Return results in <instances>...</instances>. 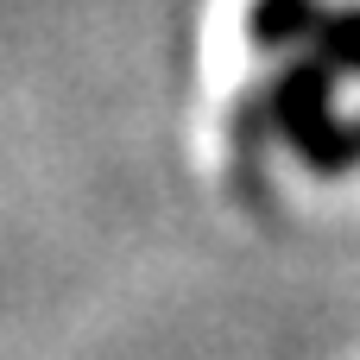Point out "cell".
Returning <instances> with one entry per match:
<instances>
[{"mask_svg":"<svg viewBox=\"0 0 360 360\" xmlns=\"http://www.w3.org/2000/svg\"><path fill=\"white\" fill-rule=\"evenodd\" d=\"M266 108L278 139L316 171V177H348L360 165V133L354 120L335 114V70L310 51V57H285V70L266 82Z\"/></svg>","mask_w":360,"mask_h":360,"instance_id":"obj_1","label":"cell"},{"mask_svg":"<svg viewBox=\"0 0 360 360\" xmlns=\"http://www.w3.org/2000/svg\"><path fill=\"white\" fill-rule=\"evenodd\" d=\"M272 108H266V89L240 95L234 101V120H228V146H234V190L259 209L266 202V139H272Z\"/></svg>","mask_w":360,"mask_h":360,"instance_id":"obj_2","label":"cell"},{"mask_svg":"<svg viewBox=\"0 0 360 360\" xmlns=\"http://www.w3.org/2000/svg\"><path fill=\"white\" fill-rule=\"evenodd\" d=\"M323 19H329L323 0H253L247 6V38L259 51H304V44H316Z\"/></svg>","mask_w":360,"mask_h":360,"instance_id":"obj_3","label":"cell"},{"mask_svg":"<svg viewBox=\"0 0 360 360\" xmlns=\"http://www.w3.org/2000/svg\"><path fill=\"white\" fill-rule=\"evenodd\" d=\"M316 57L335 70V76H360V6L354 13H329L323 32H316Z\"/></svg>","mask_w":360,"mask_h":360,"instance_id":"obj_4","label":"cell"}]
</instances>
